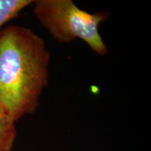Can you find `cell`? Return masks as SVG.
<instances>
[{"mask_svg":"<svg viewBox=\"0 0 151 151\" xmlns=\"http://www.w3.org/2000/svg\"><path fill=\"white\" fill-rule=\"evenodd\" d=\"M50 59L44 39L29 28L0 30V104L15 122L37 111L48 85Z\"/></svg>","mask_w":151,"mask_h":151,"instance_id":"1","label":"cell"},{"mask_svg":"<svg viewBox=\"0 0 151 151\" xmlns=\"http://www.w3.org/2000/svg\"><path fill=\"white\" fill-rule=\"evenodd\" d=\"M33 2L32 0H0V30L6 23L17 18L20 11Z\"/></svg>","mask_w":151,"mask_h":151,"instance_id":"4","label":"cell"},{"mask_svg":"<svg viewBox=\"0 0 151 151\" xmlns=\"http://www.w3.org/2000/svg\"><path fill=\"white\" fill-rule=\"evenodd\" d=\"M16 138L14 120L0 104V151H10Z\"/></svg>","mask_w":151,"mask_h":151,"instance_id":"3","label":"cell"},{"mask_svg":"<svg viewBox=\"0 0 151 151\" xmlns=\"http://www.w3.org/2000/svg\"><path fill=\"white\" fill-rule=\"evenodd\" d=\"M33 4L38 21L58 42L69 43L80 39L96 54H107L108 47L100 35L99 26L110 16L108 11L90 14L72 0H37Z\"/></svg>","mask_w":151,"mask_h":151,"instance_id":"2","label":"cell"}]
</instances>
